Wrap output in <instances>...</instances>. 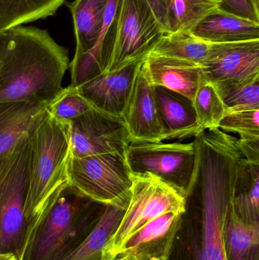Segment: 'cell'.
<instances>
[{"label": "cell", "mask_w": 259, "mask_h": 260, "mask_svg": "<svg viewBox=\"0 0 259 260\" xmlns=\"http://www.w3.org/2000/svg\"><path fill=\"white\" fill-rule=\"evenodd\" d=\"M69 63L68 50L47 30L20 25L3 31L0 103L50 104L63 88Z\"/></svg>", "instance_id": "1"}, {"label": "cell", "mask_w": 259, "mask_h": 260, "mask_svg": "<svg viewBox=\"0 0 259 260\" xmlns=\"http://www.w3.org/2000/svg\"><path fill=\"white\" fill-rule=\"evenodd\" d=\"M195 139L202 187V240L198 260H228L224 244L239 161L237 137L220 129L205 130Z\"/></svg>", "instance_id": "2"}, {"label": "cell", "mask_w": 259, "mask_h": 260, "mask_svg": "<svg viewBox=\"0 0 259 260\" xmlns=\"http://www.w3.org/2000/svg\"><path fill=\"white\" fill-rule=\"evenodd\" d=\"M106 206L68 185L32 229L21 260L65 259L86 239Z\"/></svg>", "instance_id": "3"}, {"label": "cell", "mask_w": 259, "mask_h": 260, "mask_svg": "<svg viewBox=\"0 0 259 260\" xmlns=\"http://www.w3.org/2000/svg\"><path fill=\"white\" fill-rule=\"evenodd\" d=\"M30 143L29 183L24 208L27 239L44 211L70 184V123L56 120L47 111L30 133Z\"/></svg>", "instance_id": "4"}, {"label": "cell", "mask_w": 259, "mask_h": 260, "mask_svg": "<svg viewBox=\"0 0 259 260\" xmlns=\"http://www.w3.org/2000/svg\"><path fill=\"white\" fill-rule=\"evenodd\" d=\"M30 135L23 136L0 155V253H12L20 260L28 229L24 215L30 171Z\"/></svg>", "instance_id": "5"}, {"label": "cell", "mask_w": 259, "mask_h": 260, "mask_svg": "<svg viewBox=\"0 0 259 260\" xmlns=\"http://www.w3.org/2000/svg\"><path fill=\"white\" fill-rule=\"evenodd\" d=\"M125 157L132 174H153L187 198L199 182L196 139L190 143L132 140L125 150Z\"/></svg>", "instance_id": "6"}, {"label": "cell", "mask_w": 259, "mask_h": 260, "mask_svg": "<svg viewBox=\"0 0 259 260\" xmlns=\"http://www.w3.org/2000/svg\"><path fill=\"white\" fill-rule=\"evenodd\" d=\"M130 201L103 250V259L113 260L126 241L147 223L169 212L184 215L187 198L149 173L132 174Z\"/></svg>", "instance_id": "7"}, {"label": "cell", "mask_w": 259, "mask_h": 260, "mask_svg": "<svg viewBox=\"0 0 259 260\" xmlns=\"http://www.w3.org/2000/svg\"><path fill=\"white\" fill-rule=\"evenodd\" d=\"M69 183L85 197L104 206L126 210L133 178L125 152L71 157Z\"/></svg>", "instance_id": "8"}, {"label": "cell", "mask_w": 259, "mask_h": 260, "mask_svg": "<svg viewBox=\"0 0 259 260\" xmlns=\"http://www.w3.org/2000/svg\"><path fill=\"white\" fill-rule=\"evenodd\" d=\"M163 33L147 0H120L115 43L105 73L142 60Z\"/></svg>", "instance_id": "9"}, {"label": "cell", "mask_w": 259, "mask_h": 260, "mask_svg": "<svg viewBox=\"0 0 259 260\" xmlns=\"http://www.w3.org/2000/svg\"><path fill=\"white\" fill-rule=\"evenodd\" d=\"M70 123L71 157L125 152L131 142L123 117L91 108Z\"/></svg>", "instance_id": "10"}, {"label": "cell", "mask_w": 259, "mask_h": 260, "mask_svg": "<svg viewBox=\"0 0 259 260\" xmlns=\"http://www.w3.org/2000/svg\"><path fill=\"white\" fill-rule=\"evenodd\" d=\"M206 82H245L259 77V40L213 44L202 62Z\"/></svg>", "instance_id": "11"}, {"label": "cell", "mask_w": 259, "mask_h": 260, "mask_svg": "<svg viewBox=\"0 0 259 260\" xmlns=\"http://www.w3.org/2000/svg\"><path fill=\"white\" fill-rule=\"evenodd\" d=\"M122 117L126 123L131 141L166 140L154 86L146 78L141 63Z\"/></svg>", "instance_id": "12"}, {"label": "cell", "mask_w": 259, "mask_h": 260, "mask_svg": "<svg viewBox=\"0 0 259 260\" xmlns=\"http://www.w3.org/2000/svg\"><path fill=\"white\" fill-rule=\"evenodd\" d=\"M180 214H164L140 229L113 260H168L182 223Z\"/></svg>", "instance_id": "13"}, {"label": "cell", "mask_w": 259, "mask_h": 260, "mask_svg": "<svg viewBox=\"0 0 259 260\" xmlns=\"http://www.w3.org/2000/svg\"><path fill=\"white\" fill-rule=\"evenodd\" d=\"M142 60L117 71L101 73L76 87L91 108L122 117Z\"/></svg>", "instance_id": "14"}, {"label": "cell", "mask_w": 259, "mask_h": 260, "mask_svg": "<svg viewBox=\"0 0 259 260\" xmlns=\"http://www.w3.org/2000/svg\"><path fill=\"white\" fill-rule=\"evenodd\" d=\"M141 67L151 85L182 94L193 102L205 81L200 64L183 59L149 53Z\"/></svg>", "instance_id": "15"}, {"label": "cell", "mask_w": 259, "mask_h": 260, "mask_svg": "<svg viewBox=\"0 0 259 260\" xmlns=\"http://www.w3.org/2000/svg\"><path fill=\"white\" fill-rule=\"evenodd\" d=\"M120 0H108L100 35L92 48L69 63L71 85L78 86L105 73L112 56Z\"/></svg>", "instance_id": "16"}, {"label": "cell", "mask_w": 259, "mask_h": 260, "mask_svg": "<svg viewBox=\"0 0 259 260\" xmlns=\"http://www.w3.org/2000/svg\"><path fill=\"white\" fill-rule=\"evenodd\" d=\"M154 90L166 140L195 138L203 132L198 125L190 99L163 87L154 86Z\"/></svg>", "instance_id": "17"}, {"label": "cell", "mask_w": 259, "mask_h": 260, "mask_svg": "<svg viewBox=\"0 0 259 260\" xmlns=\"http://www.w3.org/2000/svg\"><path fill=\"white\" fill-rule=\"evenodd\" d=\"M48 105L36 102L0 103V155L33 132L47 114Z\"/></svg>", "instance_id": "18"}, {"label": "cell", "mask_w": 259, "mask_h": 260, "mask_svg": "<svg viewBox=\"0 0 259 260\" xmlns=\"http://www.w3.org/2000/svg\"><path fill=\"white\" fill-rule=\"evenodd\" d=\"M196 38L211 44L259 40V22L220 10L191 30Z\"/></svg>", "instance_id": "19"}, {"label": "cell", "mask_w": 259, "mask_h": 260, "mask_svg": "<svg viewBox=\"0 0 259 260\" xmlns=\"http://www.w3.org/2000/svg\"><path fill=\"white\" fill-rule=\"evenodd\" d=\"M108 0H75L65 3L71 12L76 35L73 59L88 53L95 44L103 25Z\"/></svg>", "instance_id": "20"}, {"label": "cell", "mask_w": 259, "mask_h": 260, "mask_svg": "<svg viewBox=\"0 0 259 260\" xmlns=\"http://www.w3.org/2000/svg\"><path fill=\"white\" fill-rule=\"evenodd\" d=\"M232 207L239 218L259 224V165L240 159L234 184Z\"/></svg>", "instance_id": "21"}, {"label": "cell", "mask_w": 259, "mask_h": 260, "mask_svg": "<svg viewBox=\"0 0 259 260\" xmlns=\"http://www.w3.org/2000/svg\"><path fill=\"white\" fill-rule=\"evenodd\" d=\"M224 244L228 260H259V224L240 220L232 203L225 222Z\"/></svg>", "instance_id": "22"}, {"label": "cell", "mask_w": 259, "mask_h": 260, "mask_svg": "<svg viewBox=\"0 0 259 260\" xmlns=\"http://www.w3.org/2000/svg\"><path fill=\"white\" fill-rule=\"evenodd\" d=\"M65 0H0V30L53 16Z\"/></svg>", "instance_id": "23"}, {"label": "cell", "mask_w": 259, "mask_h": 260, "mask_svg": "<svg viewBox=\"0 0 259 260\" xmlns=\"http://www.w3.org/2000/svg\"><path fill=\"white\" fill-rule=\"evenodd\" d=\"M212 44L196 38L191 32H165L149 53L202 65Z\"/></svg>", "instance_id": "24"}, {"label": "cell", "mask_w": 259, "mask_h": 260, "mask_svg": "<svg viewBox=\"0 0 259 260\" xmlns=\"http://www.w3.org/2000/svg\"><path fill=\"white\" fill-rule=\"evenodd\" d=\"M125 210L106 206L97 224L82 244L63 260H103V250Z\"/></svg>", "instance_id": "25"}, {"label": "cell", "mask_w": 259, "mask_h": 260, "mask_svg": "<svg viewBox=\"0 0 259 260\" xmlns=\"http://www.w3.org/2000/svg\"><path fill=\"white\" fill-rule=\"evenodd\" d=\"M223 0H172L169 32H190L222 9Z\"/></svg>", "instance_id": "26"}, {"label": "cell", "mask_w": 259, "mask_h": 260, "mask_svg": "<svg viewBox=\"0 0 259 260\" xmlns=\"http://www.w3.org/2000/svg\"><path fill=\"white\" fill-rule=\"evenodd\" d=\"M212 85L227 107V113L259 109V77L245 82H220Z\"/></svg>", "instance_id": "27"}, {"label": "cell", "mask_w": 259, "mask_h": 260, "mask_svg": "<svg viewBox=\"0 0 259 260\" xmlns=\"http://www.w3.org/2000/svg\"><path fill=\"white\" fill-rule=\"evenodd\" d=\"M196 119L202 131L217 129L227 113V107L222 102L212 84L204 82L193 101Z\"/></svg>", "instance_id": "28"}, {"label": "cell", "mask_w": 259, "mask_h": 260, "mask_svg": "<svg viewBox=\"0 0 259 260\" xmlns=\"http://www.w3.org/2000/svg\"><path fill=\"white\" fill-rule=\"evenodd\" d=\"M91 105L81 95L77 87L68 85L50 102L47 111L50 116L61 122L69 123L91 109Z\"/></svg>", "instance_id": "29"}, {"label": "cell", "mask_w": 259, "mask_h": 260, "mask_svg": "<svg viewBox=\"0 0 259 260\" xmlns=\"http://www.w3.org/2000/svg\"><path fill=\"white\" fill-rule=\"evenodd\" d=\"M219 129L235 133L240 139H259V109L227 113Z\"/></svg>", "instance_id": "30"}, {"label": "cell", "mask_w": 259, "mask_h": 260, "mask_svg": "<svg viewBox=\"0 0 259 260\" xmlns=\"http://www.w3.org/2000/svg\"><path fill=\"white\" fill-rule=\"evenodd\" d=\"M222 10L259 22V7L253 0H223Z\"/></svg>", "instance_id": "31"}, {"label": "cell", "mask_w": 259, "mask_h": 260, "mask_svg": "<svg viewBox=\"0 0 259 260\" xmlns=\"http://www.w3.org/2000/svg\"><path fill=\"white\" fill-rule=\"evenodd\" d=\"M171 1L172 0H147L158 22L162 27L164 33L170 30Z\"/></svg>", "instance_id": "32"}, {"label": "cell", "mask_w": 259, "mask_h": 260, "mask_svg": "<svg viewBox=\"0 0 259 260\" xmlns=\"http://www.w3.org/2000/svg\"><path fill=\"white\" fill-rule=\"evenodd\" d=\"M237 143L243 157L250 163L259 165V139H240Z\"/></svg>", "instance_id": "33"}, {"label": "cell", "mask_w": 259, "mask_h": 260, "mask_svg": "<svg viewBox=\"0 0 259 260\" xmlns=\"http://www.w3.org/2000/svg\"><path fill=\"white\" fill-rule=\"evenodd\" d=\"M0 260H20L18 256L12 253H0Z\"/></svg>", "instance_id": "34"}, {"label": "cell", "mask_w": 259, "mask_h": 260, "mask_svg": "<svg viewBox=\"0 0 259 260\" xmlns=\"http://www.w3.org/2000/svg\"><path fill=\"white\" fill-rule=\"evenodd\" d=\"M2 34H3V31H1V30H0V53H1Z\"/></svg>", "instance_id": "35"}, {"label": "cell", "mask_w": 259, "mask_h": 260, "mask_svg": "<svg viewBox=\"0 0 259 260\" xmlns=\"http://www.w3.org/2000/svg\"><path fill=\"white\" fill-rule=\"evenodd\" d=\"M253 1L254 3H255V4L259 7V0H253Z\"/></svg>", "instance_id": "36"}]
</instances>
